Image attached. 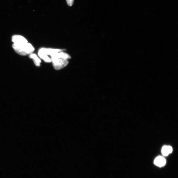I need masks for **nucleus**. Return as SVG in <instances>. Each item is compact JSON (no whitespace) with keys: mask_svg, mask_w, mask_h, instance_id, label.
Instances as JSON below:
<instances>
[{"mask_svg":"<svg viewBox=\"0 0 178 178\" xmlns=\"http://www.w3.org/2000/svg\"><path fill=\"white\" fill-rule=\"evenodd\" d=\"M12 41L15 44H22L28 42V40L24 37L20 35H14L12 37Z\"/></svg>","mask_w":178,"mask_h":178,"instance_id":"obj_4","label":"nucleus"},{"mask_svg":"<svg viewBox=\"0 0 178 178\" xmlns=\"http://www.w3.org/2000/svg\"><path fill=\"white\" fill-rule=\"evenodd\" d=\"M154 163L158 167H163L166 164V160L164 157L160 156H158L155 159Z\"/></svg>","mask_w":178,"mask_h":178,"instance_id":"obj_5","label":"nucleus"},{"mask_svg":"<svg viewBox=\"0 0 178 178\" xmlns=\"http://www.w3.org/2000/svg\"><path fill=\"white\" fill-rule=\"evenodd\" d=\"M63 51V50L59 49L42 48L39 50L38 55L45 62L50 63L52 62V56L57 52Z\"/></svg>","mask_w":178,"mask_h":178,"instance_id":"obj_3","label":"nucleus"},{"mask_svg":"<svg viewBox=\"0 0 178 178\" xmlns=\"http://www.w3.org/2000/svg\"><path fill=\"white\" fill-rule=\"evenodd\" d=\"M30 59H32L34 63L37 67H39L41 63V60L35 53H32L29 55Z\"/></svg>","mask_w":178,"mask_h":178,"instance_id":"obj_6","label":"nucleus"},{"mask_svg":"<svg viewBox=\"0 0 178 178\" xmlns=\"http://www.w3.org/2000/svg\"><path fill=\"white\" fill-rule=\"evenodd\" d=\"M68 5L70 6H72L73 4L74 0H67Z\"/></svg>","mask_w":178,"mask_h":178,"instance_id":"obj_8","label":"nucleus"},{"mask_svg":"<svg viewBox=\"0 0 178 178\" xmlns=\"http://www.w3.org/2000/svg\"><path fill=\"white\" fill-rule=\"evenodd\" d=\"M71 58L68 54L63 51L56 53L51 57L54 69L59 70L66 67L69 63L68 60Z\"/></svg>","mask_w":178,"mask_h":178,"instance_id":"obj_1","label":"nucleus"},{"mask_svg":"<svg viewBox=\"0 0 178 178\" xmlns=\"http://www.w3.org/2000/svg\"><path fill=\"white\" fill-rule=\"evenodd\" d=\"M173 152V149L170 146H164L162 149V153L164 156H167Z\"/></svg>","mask_w":178,"mask_h":178,"instance_id":"obj_7","label":"nucleus"},{"mask_svg":"<svg viewBox=\"0 0 178 178\" xmlns=\"http://www.w3.org/2000/svg\"><path fill=\"white\" fill-rule=\"evenodd\" d=\"M12 47L15 51L21 56L29 55L34 51L33 46L28 42L22 44H13Z\"/></svg>","mask_w":178,"mask_h":178,"instance_id":"obj_2","label":"nucleus"}]
</instances>
